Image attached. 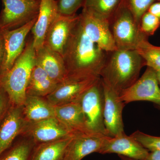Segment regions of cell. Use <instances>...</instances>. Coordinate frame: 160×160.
I'll return each mask as SVG.
<instances>
[{
	"mask_svg": "<svg viewBox=\"0 0 160 160\" xmlns=\"http://www.w3.org/2000/svg\"><path fill=\"white\" fill-rule=\"evenodd\" d=\"M107 52L86 35L79 18L63 55L67 78L85 80L100 78Z\"/></svg>",
	"mask_w": 160,
	"mask_h": 160,
	"instance_id": "6da1fadb",
	"label": "cell"
},
{
	"mask_svg": "<svg viewBox=\"0 0 160 160\" xmlns=\"http://www.w3.org/2000/svg\"><path fill=\"white\" fill-rule=\"evenodd\" d=\"M144 66L145 61L137 50L117 49L107 52L100 78L105 85L120 94L136 82Z\"/></svg>",
	"mask_w": 160,
	"mask_h": 160,
	"instance_id": "7a4b0ae2",
	"label": "cell"
},
{
	"mask_svg": "<svg viewBox=\"0 0 160 160\" xmlns=\"http://www.w3.org/2000/svg\"><path fill=\"white\" fill-rule=\"evenodd\" d=\"M36 65L35 49L32 39L26 43L22 53L11 69L0 76V86L8 95L12 105L23 106L32 71Z\"/></svg>",
	"mask_w": 160,
	"mask_h": 160,
	"instance_id": "3957f363",
	"label": "cell"
},
{
	"mask_svg": "<svg viewBox=\"0 0 160 160\" xmlns=\"http://www.w3.org/2000/svg\"><path fill=\"white\" fill-rule=\"evenodd\" d=\"M109 21L118 50L138 51L150 43L148 37L141 31L139 24L123 2Z\"/></svg>",
	"mask_w": 160,
	"mask_h": 160,
	"instance_id": "277c9868",
	"label": "cell"
},
{
	"mask_svg": "<svg viewBox=\"0 0 160 160\" xmlns=\"http://www.w3.org/2000/svg\"><path fill=\"white\" fill-rule=\"evenodd\" d=\"M78 101L84 115L86 132L108 136L104 124V91L101 78L88 88Z\"/></svg>",
	"mask_w": 160,
	"mask_h": 160,
	"instance_id": "5b68a950",
	"label": "cell"
},
{
	"mask_svg": "<svg viewBox=\"0 0 160 160\" xmlns=\"http://www.w3.org/2000/svg\"><path fill=\"white\" fill-rule=\"evenodd\" d=\"M0 30L17 29L38 18L41 0H2Z\"/></svg>",
	"mask_w": 160,
	"mask_h": 160,
	"instance_id": "8992f818",
	"label": "cell"
},
{
	"mask_svg": "<svg viewBox=\"0 0 160 160\" xmlns=\"http://www.w3.org/2000/svg\"><path fill=\"white\" fill-rule=\"evenodd\" d=\"M79 18L86 35L102 50L108 52L117 49L109 20L84 8Z\"/></svg>",
	"mask_w": 160,
	"mask_h": 160,
	"instance_id": "52a82bcc",
	"label": "cell"
},
{
	"mask_svg": "<svg viewBox=\"0 0 160 160\" xmlns=\"http://www.w3.org/2000/svg\"><path fill=\"white\" fill-rule=\"evenodd\" d=\"M125 104L137 101H148L160 106V87L156 71L147 67L142 75L129 88L120 93Z\"/></svg>",
	"mask_w": 160,
	"mask_h": 160,
	"instance_id": "ba28073f",
	"label": "cell"
},
{
	"mask_svg": "<svg viewBox=\"0 0 160 160\" xmlns=\"http://www.w3.org/2000/svg\"><path fill=\"white\" fill-rule=\"evenodd\" d=\"M37 19L36 18L17 29L1 30L4 41V53L0 66V76L9 71L22 53L26 46V38Z\"/></svg>",
	"mask_w": 160,
	"mask_h": 160,
	"instance_id": "9c48e42d",
	"label": "cell"
},
{
	"mask_svg": "<svg viewBox=\"0 0 160 160\" xmlns=\"http://www.w3.org/2000/svg\"><path fill=\"white\" fill-rule=\"evenodd\" d=\"M75 134L56 118L27 124L22 135L31 138L37 144L72 137Z\"/></svg>",
	"mask_w": 160,
	"mask_h": 160,
	"instance_id": "30bf717a",
	"label": "cell"
},
{
	"mask_svg": "<svg viewBox=\"0 0 160 160\" xmlns=\"http://www.w3.org/2000/svg\"><path fill=\"white\" fill-rule=\"evenodd\" d=\"M79 19V15L71 16L58 14L49 27L44 45L63 57L72 32Z\"/></svg>",
	"mask_w": 160,
	"mask_h": 160,
	"instance_id": "8fae6325",
	"label": "cell"
},
{
	"mask_svg": "<svg viewBox=\"0 0 160 160\" xmlns=\"http://www.w3.org/2000/svg\"><path fill=\"white\" fill-rule=\"evenodd\" d=\"M103 85L104 124L108 136L113 137L125 133L122 112L126 104L121 100L119 94L103 82Z\"/></svg>",
	"mask_w": 160,
	"mask_h": 160,
	"instance_id": "7c38bea8",
	"label": "cell"
},
{
	"mask_svg": "<svg viewBox=\"0 0 160 160\" xmlns=\"http://www.w3.org/2000/svg\"><path fill=\"white\" fill-rule=\"evenodd\" d=\"M27 123L23 106L11 104L0 122V156L23 134Z\"/></svg>",
	"mask_w": 160,
	"mask_h": 160,
	"instance_id": "4fadbf2b",
	"label": "cell"
},
{
	"mask_svg": "<svg viewBox=\"0 0 160 160\" xmlns=\"http://www.w3.org/2000/svg\"><path fill=\"white\" fill-rule=\"evenodd\" d=\"M149 152L131 135L128 136L125 132L113 137H106L99 153H116L133 159L145 160Z\"/></svg>",
	"mask_w": 160,
	"mask_h": 160,
	"instance_id": "5bb4252c",
	"label": "cell"
},
{
	"mask_svg": "<svg viewBox=\"0 0 160 160\" xmlns=\"http://www.w3.org/2000/svg\"><path fill=\"white\" fill-rule=\"evenodd\" d=\"M98 78L85 80L66 78L45 98L54 106L76 102Z\"/></svg>",
	"mask_w": 160,
	"mask_h": 160,
	"instance_id": "9a60e30c",
	"label": "cell"
},
{
	"mask_svg": "<svg viewBox=\"0 0 160 160\" xmlns=\"http://www.w3.org/2000/svg\"><path fill=\"white\" fill-rule=\"evenodd\" d=\"M106 137L86 133L76 134L67 146L65 160H82L88 155L99 153Z\"/></svg>",
	"mask_w": 160,
	"mask_h": 160,
	"instance_id": "2e32d148",
	"label": "cell"
},
{
	"mask_svg": "<svg viewBox=\"0 0 160 160\" xmlns=\"http://www.w3.org/2000/svg\"><path fill=\"white\" fill-rule=\"evenodd\" d=\"M58 14L56 0H41L37 20L31 29L35 50L44 46L47 31Z\"/></svg>",
	"mask_w": 160,
	"mask_h": 160,
	"instance_id": "e0dca14e",
	"label": "cell"
},
{
	"mask_svg": "<svg viewBox=\"0 0 160 160\" xmlns=\"http://www.w3.org/2000/svg\"><path fill=\"white\" fill-rule=\"evenodd\" d=\"M37 64L49 77L59 84L67 78V73L63 57L45 45L35 50Z\"/></svg>",
	"mask_w": 160,
	"mask_h": 160,
	"instance_id": "ac0fdd59",
	"label": "cell"
},
{
	"mask_svg": "<svg viewBox=\"0 0 160 160\" xmlns=\"http://www.w3.org/2000/svg\"><path fill=\"white\" fill-rule=\"evenodd\" d=\"M55 117L74 134L86 133L82 110L78 101L55 106Z\"/></svg>",
	"mask_w": 160,
	"mask_h": 160,
	"instance_id": "d6986e66",
	"label": "cell"
},
{
	"mask_svg": "<svg viewBox=\"0 0 160 160\" xmlns=\"http://www.w3.org/2000/svg\"><path fill=\"white\" fill-rule=\"evenodd\" d=\"M23 109L24 118L29 122L56 117L55 106L45 98L27 95Z\"/></svg>",
	"mask_w": 160,
	"mask_h": 160,
	"instance_id": "ffe728a7",
	"label": "cell"
},
{
	"mask_svg": "<svg viewBox=\"0 0 160 160\" xmlns=\"http://www.w3.org/2000/svg\"><path fill=\"white\" fill-rule=\"evenodd\" d=\"M58 85L37 64L32 71L26 89V95L46 98L54 91Z\"/></svg>",
	"mask_w": 160,
	"mask_h": 160,
	"instance_id": "44dd1931",
	"label": "cell"
},
{
	"mask_svg": "<svg viewBox=\"0 0 160 160\" xmlns=\"http://www.w3.org/2000/svg\"><path fill=\"white\" fill-rule=\"evenodd\" d=\"M73 137L37 144L29 160H65L67 146Z\"/></svg>",
	"mask_w": 160,
	"mask_h": 160,
	"instance_id": "7402d4cb",
	"label": "cell"
},
{
	"mask_svg": "<svg viewBox=\"0 0 160 160\" xmlns=\"http://www.w3.org/2000/svg\"><path fill=\"white\" fill-rule=\"evenodd\" d=\"M36 144L31 138L21 135L0 156V160H29Z\"/></svg>",
	"mask_w": 160,
	"mask_h": 160,
	"instance_id": "603a6c76",
	"label": "cell"
},
{
	"mask_svg": "<svg viewBox=\"0 0 160 160\" xmlns=\"http://www.w3.org/2000/svg\"><path fill=\"white\" fill-rule=\"evenodd\" d=\"M122 2L123 0H86L83 8L109 20Z\"/></svg>",
	"mask_w": 160,
	"mask_h": 160,
	"instance_id": "cb8c5ba5",
	"label": "cell"
},
{
	"mask_svg": "<svg viewBox=\"0 0 160 160\" xmlns=\"http://www.w3.org/2000/svg\"><path fill=\"white\" fill-rule=\"evenodd\" d=\"M137 51L145 61L146 66L155 71H160V47L149 43Z\"/></svg>",
	"mask_w": 160,
	"mask_h": 160,
	"instance_id": "d4e9b609",
	"label": "cell"
},
{
	"mask_svg": "<svg viewBox=\"0 0 160 160\" xmlns=\"http://www.w3.org/2000/svg\"><path fill=\"white\" fill-rule=\"evenodd\" d=\"M156 0H123V3L131 12L135 20L140 24L141 18L148 11L149 7Z\"/></svg>",
	"mask_w": 160,
	"mask_h": 160,
	"instance_id": "484cf974",
	"label": "cell"
},
{
	"mask_svg": "<svg viewBox=\"0 0 160 160\" xmlns=\"http://www.w3.org/2000/svg\"><path fill=\"white\" fill-rule=\"evenodd\" d=\"M148 151H160V137L153 136L140 131H137L131 135Z\"/></svg>",
	"mask_w": 160,
	"mask_h": 160,
	"instance_id": "4316f807",
	"label": "cell"
},
{
	"mask_svg": "<svg viewBox=\"0 0 160 160\" xmlns=\"http://www.w3.org/2000/svg\"><path fill=\"white\" fill-rule=\"evenodd\" d=\"M160 26V19L148 11L145 12L141 18L140 29L148 37L153 35Z\"/></svg>",
	"mask_w": 160,
	"mask_h": 160,
	"instance_id": "83f0119b",
	"label": "cell"
},
{
	"mask_svg": "<svg viewBox=\"0 0 160 160\" xmlns=\"http://www.w3.org/2000/svg\"><path fill=\"white\" fill-rule=\"evenodd\" d=\"M86 0H56L59 14L71 16L76 14L77 11L83 7Z\"/></svg>",
	"mask_w": 160,
	"mask_h": 160,
	"instance_id": "f1b7e54d",
	"label": "cell"
},
{
	"mask_svg": "<svg viewBox=\"0 0 160 160\" xmlns=\"http://www.w3.org/2000/svg\"><path fill=\"white\" fill-rule=\"evenodd\" d=\"M11 105L8 95L5 90L0 86V122Z\"/></svg>",
	"mask_w": 160,
	"mask_h": 160,
	"instance_id": "f546056e",
	"label": "cell"
},
{
	"mask_svg": "<svg viewBox=\"0 0 160 160\" xmlns=\"http://www.w3.org/2000/svg\"><path fill=\"white\" fill-rule=\"evenodd\" d=\"M147 11L160 19V2L152 3Z\"/></svg>",
	"mask_w": 160,
	"mask_h": 160,
	"instance_id": "4dcf8cb0",
	"label": "cell"
},
{
	"mask_svg": "<svg viewBox=\"0 0 160 160\" xmlns=\"http://www.w3.org/2000/svg\"><path fill=\"white\" fill-rule=\"evenodd\" d=\"M145 160H160V151L149 152L148 156Z\"/></svg>",
	"mask_w": 160,
	"mask_h": 160,
	"instance_id": "1f68e13d",
	"label": "cell"
},
{
	"mask_svg": "<svg viewBox=\"0 0 160 160\" xmlns=\"http://www.w3.org/2000/svg\"><path fill=\"white\" fill-rule=\"evenodd\" d=\"M4 53V41L2 31L0 30V66L2 60Z\"/></svg>",
	"mask_w": 160,
	"mask_h": 160,
	"instance_id": "d6a6232c",
	"label": "cell"
},
{
	"mask_svg": "<svg viewBox=\"0 0 160 160\" xmlns=\"http://www.w3.org/2000/svg\"><path fill=\"white\" fill-rule=\"evenodd\" d=\"M119 157L120 158L121 160H137L129 158L126 157L122 156L119 155Z\"/></svg>",
	"mask_w": 160,
	"mask_h": 160,
	"instance_id": "836d02e7",
	"label": "cell"
},
{
	"mask_svg": "<svg viewBox=\"0 0 160 160\" xmlns=\"http://www.w3.org/2000/svg\"><path fill=\"white\" fill-rule=\"evenodd\" d=\"M157 75V78L158 82L159 85L160 87V71L156 72Z\"/></svg>",
	"mask_w": 160,
	"mask_h": 160,
	"instance_id": "e575fe53",
	"label": "cell"
},
{
	"mask_svg": "<svg viewBox=\"0 0 160 160\" xmlns=\"http://www.w3.org/2000/svg\"><path fill=\"white\" fill-rule=\"evenodd\" d=\"M158 1L159 2H160V0H158Z\"/></svg>",
	"mask_w": 160,
	"mask_h": 160,
	"instance_id": "d590c367",
	"label": "cell"
}]
</instances>
